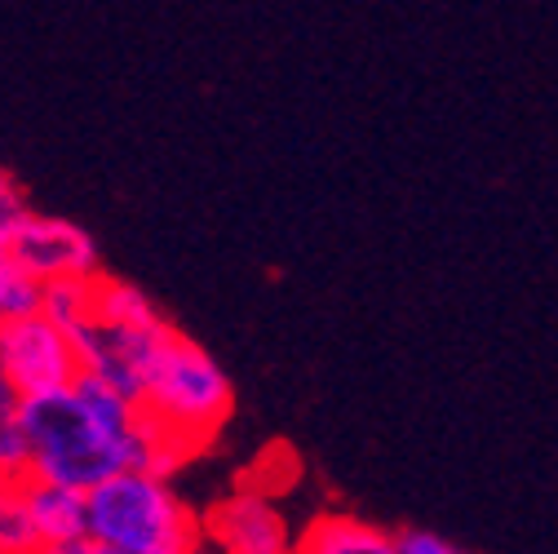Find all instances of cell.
Segmentation results:
<instances>
[{"mask_svg":"<svg viewBox=\"0 0 558 554\" xmlns=\"http://www.w3.org/2000/svg\"><path fill=\"white\" fill-rule=\"evenodd\" d=\"M85 537L124 554H204V519L173 474L124 466L85 489Z\"/></svg>","mask_w":558,"mask_h":554,"instance_id":"cell-3","label":"cell"},{"mask_svg":"<svg viewBox=\"0 0 558 554\" xmlns=\"http://www.w3.org/2000/svg\"><path fill=\"white\" fill-rule=\"evenodd\" d=\"M14 489H19V502L27 510V523H32L36 541L85 537V493L81 489H66V483H49V479H32V474H19Z\"/></svg>","mask_w":558,"mask_h":554,"instance_id":"cell-7","label":"cell"},{"mask_svg":"<svg viewBox=\"0 0 558 554\" xmlns=\"http://www.w3.org/2000/svg\"><path fill=\"white\" fill-rule=\"evenodd\" d=\"M40 306V285L10 257L5 240H0V320L5 315H23Z\"/></svg>","mask_w":558,"mask_h":554,"instance_id":"cell-11","label":"cell"},{"mask_svg":"<svg viewBox=\"0 0 558 554\" xmlns=\"http://www.w3.org/2000/svg\"><path fill=\"white\" fill-rule=\"evenodd\" d=\"M395 541H399V554H470V550H461L457 541H448L430 528H399Z\"/></svg>","mask_w":558,"mask_h":554,"instance_id":"cell-14","label":"cell"},{"mask_svg":"<svg viewBox=\"0 0 558 554\" xmlns=\"http://www.w3.org/2000/svg\"><path fill=\"white\" fill-rule=\"evenodd\" d=\"M204 545L218 554H298V537L262 483L227 493L204 515Z\"/></svg>","mask_w":558,"mask_h":554,"instance_id":"cell-6","label":"cell"},{"mask_svg":"<svg viewBox=\"0 0 558 554\" xmlns=\"http://www.w3.org/2000/svg\"><path fill=\"white\" fill-rule=\"evenodd\" d=\"M10 257L32 275L36 285H53V280H94L102 275V253L98 240L72 222V218H53V214H36L27 209L10 236H5Z\"/></svg>","mask_w":558,"mask_h":554,"instance_id":"cell-5","label":"cell"},{"mask_svg":"<svg viewBox=\"0 0 558 554\" xmlns=\"http://www.w3.org/2000/svg\"><path fill=\"white\" fill-rule=\"evenodd\" d=\"M10 483H14V474H10V470H0V493H5Z\"/></svg>","mask_w":558,"mask_h":554,"instance_id":"cell-18","label":"cell"},{"mask_svg":"<svg viewBox=\"0 0 558 554\" xmlns=\"http://www.w3.org/2000/svg\"><path fill=\"white\" fill-rule=\"evenodd\" d=\"M89 285L94 280H53V285H40V311L53 324H62L66 333H76L89 320Z\"/></svg>","mask_w":558,"mask_h":554,"instance_id":"cell-10","label":"cell"},{"mask_svg":"<svg viewBox=\"0 0 558 554\" xmlns=\"http://www.w3.org/2000/svg\"><path fill=\"white\" fill-rule=\"evenodd\" d=\"M32 554H89V537H72V541H40Z\"/></svg>","mask_w":558,"mask_h":554,"instance_id":"cell-16","label":"cell"},{"mask_svg":"<svg viewBox=\"0 0 558 554\" xmlns=\"http://www.w3.org/2000/svg\"><path fill=\"white\" fill-rule=\"evenodd\" d=\"M19 474L66 483L81 493L124 466H147L165 474H178L186 466V457L165 444L160 431L143 418V408L85 369L58 390L19 399Z\"/></svg>","mask_w":558,"mask_h":554,"instance_id":"cell-1","label":"cell"},{"mask_svg":"<svg viewBox=\"0 0 558 554\" xmlns=\"http://www.w3.org/2000/svg\"><path fill=\"white\" fill-rule=\"evenodd\" d=\"M0 470L19 479L23 470V439H19V390L0 369Z\"/></svg>","mask_w":558,"mask_h":554,"instance_id":"cell-12","label":"cell"},{"mask_svg":"<svg viewBox=\"0 0 558 554\" xmlns=\"http://www.w3.org/2000/svg\"><path fill=\"white\" fill-rule=\"evenodd\" d=\"M40 541L27 523V510L19 502V489L10 483L5 493H0V554H32Z\"/></svg>","mask_w":558,"mask_h":554,"instance_id":"cell-13","label":"cell"},{"mask_svg":"<svg viewBox=\"0 0 558 554\" xmlns=\"http://www.w3.org/2000/svg\"><path fill=\"white\" fill-rule=\"evenodd\" d=\"M0 178H5V165H0Z\"/></svg>","mask_w":558,"mask_h":554,"instance_id":"cell-19","label":"cell"},{"mask_svg":"<svg viewBox=\"0 0 558 554\" xmlns=\"http://www.w3.org/2000/svg\"><path fill=\"white\" fill-rule=\"evenodd\" d=\"M298 554H399L390 528H377L360 515H319L298 537Z\"/></svg>","mask_w":558,"mask_h":554,"instance_id":"cell-8","label":"cell"},{"mask_svg":"<svg viewBox=\"0 0 558 554\" xmlns=\"http://www.w3.org/2000/svg\"><path fill=\"white\" fill-rule=\"evenodd\" d=\"M23 214H27V195H23L19 182L5 173V178H0V240L10 236V227H14Z\"/></svg>","mask_w":558,"mask_h":554,"instance_id":"cell-15","label":"cell"},{"mask_svg":"<svg viewBox=\"0 0 558 554\" xmlns=\"http://www.w3.org/2000/svg\"><path fill=\"white\" fill-rule=\"evenodd\" d=\"M89 554H124V550H111V545H98V541H89Z\"/></svg>","mask_w":558,"mask_h":554,"instance_id":"cell-17","label":"cell"},{"mask_svg":"<svg viewBox=\"0 0 558 554\" xmlns=\"http://www.w3.org/2000/svg\"><path fill=\"white\" fill-rule=\"evenodd\" d=\"M137 408L160 431V439L191 461L231 422L235 386L195 337L165 324L147 346L143 373H137Z\"/></svg>","mask_w":558,"mask_h":554,"instance_id":"cell-2","label":"cell"},{"mask_svg":"<svg viewBox=\"0 0 558 554\" xmlns=\"http://www.w3.org/2000/svg\"><path fill=\"white\" fill-rule=\"evenodd\" d=\"M89 320L107 324V328H151L165 315L137 285L116 280V275H94V285H89Z\"/></svg>","mask_w":558,"mask_h":554,"instance_id":"cell-9","label":"cell"},{"mask_svg":"<svg viewBox=\"0 0 558 554\" xmlns=\"http://www.w3.org/2000/svg\"><path fill=\"white\" fill-rule=\"evenodd\" d=\"M0 369L14 382L19 399L58 390L81 377V346L62 324H53L40 306L0 320Z\"/></svg>","mask_w":558,"mask_h":554,"instance_id":"cell-4","label":"cell"}]
</instances>
